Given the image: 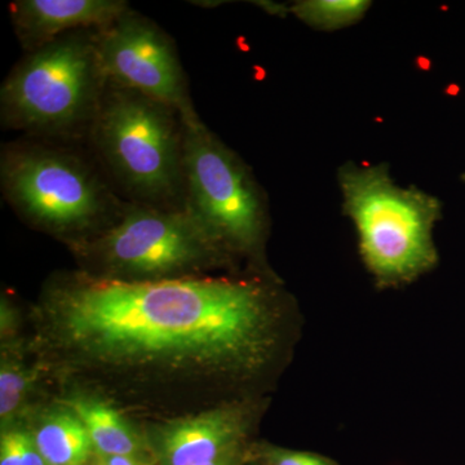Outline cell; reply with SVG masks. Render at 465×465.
<instances>
[{
  "label": "cell",
  "mask_w": 465,
  "mask_h": 465,
  "mask_svg": "<svg viewBox=\"0 0 465 465\" xmlns=\"http://www.w3.org/2000/svg\"><path fill=\"white\" fill-rule=\"evenodd\" d=\"M372 3L367 0H298L287 7V14L318 32H336L360 23Z\"/></svg>",
  "instance_id": "cell-13"
},
{
  "label": "cell",
  "mask_w": 465,
  "mask_h": 465,
  "mask_svg": "<svg viewBox=\"0 0 465 465\" xmlns=\"http://www.w3.org/2000/svg\"><path fill=\"white\" fill-rule=\"evenodd\" d=\"M182 116L183 206L232 262L271 272L264 247L268 197L249 164L202 121L197 110Z\"/></svg>",
  "instance_id": "cell-4"
},
{
  "label": "cell",
  "mask_w": 465,
  "mask_h": 465,
  "mask_svg": "<svg viewBox=\"0 0 465 465\" xmlns=\"http://www.w3.org/2000/svg\"><path fill=\"white\" fill-rule=\"evenodd\" d=\"M460 180L465 183V173H461Z\"/></svg>",
  "instance_id": "cell-20"
},
{
  "label": "cell",
  "mask_w": 465,
  "mask_h": 465,
  "mask_svg": "<svg viewBox=\"0 0 465 465\" xmlns=\"http://www.w3.org/2000/svg\"><path fill=\"white\" fill-rule=\"evenodd\" d=\"M90 134L110 176L136 203L183 207V128L176 110L105 84Z\"/></svg>",
  "instance_id": "cell-5"
},
{
  "label": "cell",
  "mask_w": 465,
  "mask_h": 465,
  "mask_svg": "<svg viewBox=\"0 0 465 465\" xmlns=\"http://www.w3.org/2000/svg\"><path fill=\"white\" fill-rule=\"evenodd\" d=\"M48 338L81 365L251 384L295 341L298 313L272 272L124 281L66 275L43 305Z\"/></svg>",
  "instance_id": "cell-1"
},
{
  "label": "cell",
  "mask_w": 465,
  "mask_h": 465,
  "mask_svg": "<svg viewBox=\"0 0 465 465\" xmlns=\"http://www.w3.org/2000/svg\"><path fill=\"white\" fill-rule=\"evenodd\" d=\"M81 246L100 265L103 272L96 277L114 280H168L235 266L185 206L125 207L114 223Z\"/></svg>",
  "instance_id": "cell-7"
},
{
  "label": "cell",
  "mask_w": 465,
  "mask_h": 465,
  "mask_svg": "<svg viewBox=\"0 0 465 465\" xmlns=\"http://www.w3.org/2000/svg\"><path fill=\"white\" fill-rule=\"evenodd\" d=\"M9 16L27 54L61 36L103 29L130 9L124 0H16Z\"/></svg>",
  "instance_id": "cell-10"
},
{
  "label": "cell",
  "mask_w": 465,
  "mask_h": 465,
  "mask_svg": "<svg viewBox=\"0 0 465 465\" xmlns=\"http://www.w3.org/2000/svg\"><path fill=\"white\" fill-rule=\"evenodd\" d=\"M94 465H103V464H101L100 461H97V463Z\"/></svg>",
  "instance_id": "cell-21"
},
{
  "label": "cell",
  "mask_w": 465,
  "mask_h": 465,
  "mask_svg": "<svg viewBox=\"0 0 465 465\" xmlns=\"http://www.w3.org/2000/svg\"><path fill=\"white\" fill-rule=\"evenodd\" d=\"M260 405L253 399L226 403L155 430L152 451L158 465H206L249 450Z\"/></svg>",
  "instance_id": "cell-9"
},
{
  "label": "cell",
  "mask_w": 465,
  "mask_h": 465,
  "mask_svg": "<svg viewBox=\"0 0 465 465\" xmlns=\"http://www.w3.org/2000/svg\"><path fill=\"white\" fill-rule=\"evenodd\" d=\"M20 434L21 430H3L0 439V465H24Z\"/></svg>",
  "instance_id": "cell-16"
},
{
  "label": "cell",
  "mask_w": 465,
  "mask_h": 465,
  "mask_svg": "<svg viewBox=\"0 0 465 465\" xmlns=\"http://www.w3.org/2000/svg\"><path fill=\"white\" fill-rule=\"evenodd\" d=\"M0 183L5 201L20 215L58 234L88 231L122 213L118 200L88 162L47 143L3 146Z\"/></svg>",
  "instance_id": "cell-6"
},
{
  "label": "cell",
  "mask_w": 465,
  "mask_h": 465,
  "mask_svg": "<svg viewBox=\"0 0 465 465\" xmlns=\"http://www.w3.org/2000/svg\"><path fill=\"white\" fill-rule=\"evenodd\" d=\"M33 439L48 465H85L96 452L84 421L66 406L48 412Z\"/></svg>",
  "instance_id": "cell-12"
},
{
  "label": "cell",
  "mask_w": 465,
  "mask_h": 465,
  "mask_svg": "<svg viewBox=\"0 0 465 465\" xmlns=\"http://www.w3.org/2000/svg\"><path fill=\"white\" fill-rule=\"evenodd\" d=\"M21 454H23L24 465H48L42 457L32 433L23 432L20 434Z\"/></svg>",
  "instance_id": "cell-17"
},
{
  "label": "cell",
  "mask_w": 465,
  "mask_h": 465,
  "mask_svg": "<svg viewBox=\"0 0 465 465\" xmlns=\"http://www.w3.org/2000/svg\"><path fill=\"white\" fill-rule=\"evenodd\" d=\"M250 461L265 465H339L331 458L317 452L283 449L269 443L251 446Z\"/></svg>",
  "instance_id": "cell-15"
},
{
  "label": "cell",
  "mask_w": 465,
  "mask_h": 465,
  "mask_svg": "<svg viewBox=\"0 0 465 465\" xmlns=\"http://www.w3.org/2000/svg\"><path fill=\"white\" fill-rule=\"evenodd\" d=\"M342 213L356 229L358 252L376 289L399 290L440 264L434 229L443 203L415 185L401 186L387 162L347 161L338 170Z\"/></svg>",
  "instance_id": "cell-2"
},
{
  "label": "cell",
  "mask_w": 465,
  "mask_h": 465,
  "mask_svg": "<svg viewBox=\"0 0 465 465\" xmlns=\"http://www.w3.org/2000/svg\"><path fill=\"white\" fill-rule=\"evenodd\" d=\"M97 52L105 84L139 92L176 110H195L173 39L148 17L128 9L99 30Z\"/></svg>",
  "instance_id": "cell-8"
},
{
  "label": "cell",
  "mask_w": 465,
  "mask_h": 465,
  "mask_svg": "<svg viewBox=\"0 0 465 465\" xmlns=\"http://www.w3.org/2000/svg\"><path fill=\"white\" fill-rule=\"evenodd\" d=\"M99 457V461L103 465H149L142 458L134 457Z\"/></svg>",
  "instance_id": "cell-19"
},
{
  "label": "cell",
  "mask_w": 465,
  "mask_h": 465,
  "mask_svg": "<svg viewBox=\"0 0 465 465\" xmlns=\"http://www.w3.org/2000/svg\"><path fill=\"white\" fill-rule=\"evenodd\" d=\"M99 30L61 36L29 52L11 70L0 88L3 127L48 137L91 131L105 88Z\"/></svg>",
  "instance_id": "cell-3"
},
{
  "label": "cell",
  "mask_w": 465,
  "mask_h": 465,
  "mask_svg": "<svg viewBox=\"0 0 465 465\" xmlns=\"http://www.w3.org/2000/svg\"><path fill=\"white\" fill-rule=\"evenodd\" d=\"M33 376L17 362L3 358L0 370V419L5 428L12 420L25 399Z\"/></svg>",
  "instance_id": "cell-14"
},
{
  "label": "cell",
  "mask_w": 465,
  "mask_h": 465,
  "mask_svg": "<svg viewBox=\"0 0 465 465\" xmlns=\"http://www.w3.org/2000/svg\"><path fill=\"white\" fill-rule=\"evenodd\" d=\"M250 451L249 450H243V451L234 452V454L226 455V457L219 459V460L213 461V463L206 465H244L249 464L250 461Z\"/></svg>",
  "instance_id": "cell-18"
},
{
  "label": "cell",
  "mask_w": 465,
  "mask_h": 465,
  "mask_svg": "<svg viewBox=\"0 0 465 465\" xmlns=\"http://www.w3.org/2000/svg\"><path fill=\"white\" fill-rule=\"evenodd\" d=\"M64 406L85 425L101 457H142L143 443L118 410L91 397L75 396L64 401Z\"/></svg>",
  "instance_id": "cell-11"
}]
</instances>
